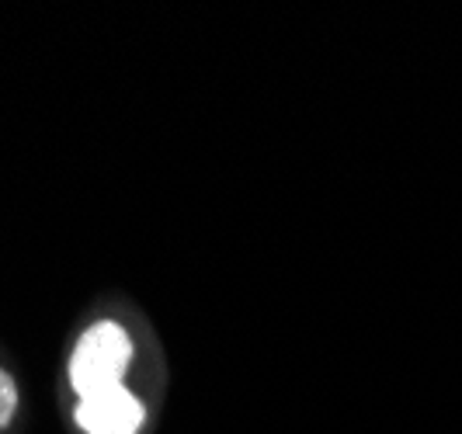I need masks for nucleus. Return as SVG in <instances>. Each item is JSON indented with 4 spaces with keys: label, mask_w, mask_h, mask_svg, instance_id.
Segmentation results:
<instances>
[{
    "label": "nucleus",
    "mask_w": 462,
    "mask_h": 434,
    "mask_svg": "<svg viewBox=\"0 0 462 434\" xmlns=\"http://www.w3.org/2000/svg\"><path fill=\"white\" fill-rule=\"evenodd\" d=\"M129 362H133L129 334L116 320L94 323L91 330H84V337L69 355V386L77 389L80 400L101 389L122 386Z\"/></svg>",
    "instance_id": "1"
},
{
    "label": "nucleus",
    "mask_w": 462,
    "mask_h": 434,
    "mask_svg": "<svg viewBox=\"0 0 462 434\" xmlns=\"http://www.w3.org/2000/svg\"><path fill=\"white\" fill-rule=\"evenodd\" d=\"M146 420V411L125 386L91 392L77 403V424L84 434H136Z\"/></svg>",
    "instance_id": "2"
},
{
    "label": "nucleus",
    "mask_w": 462,
    "mask_h": 434,
    "mask_svg": "<svg viewBox=\"0 0 462 434\" xmlns=\"http://www.w3.org/2000/svg\"><path fill=\"white\" fill-rule=\"evenodd\" d=\"M14 407H18V386H14V379L0 368V428H7V420L14 417Z\"/></svg>",
    "instance_id": "3"
}]
</instances>
